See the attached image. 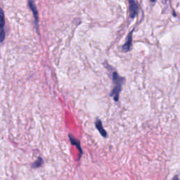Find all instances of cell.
Segmentation results:
<instances>
[{
	"instance_id": "cell-1",
	"label": "cell",
	"mask_w": 180,
	"mask_h": 180,
	"mask_svg": "<svg viewBox=\"0 0 180 180\" xmlns=\"http://www.w3.org/2000/svg\"><path fill=\"white\" fill-rule=\"evenodd\" d=\"M112 78L114 83V87L112 90L111 96L113 98L116 102H118L119 99V95L122 89V85L125 82V78L120 76L116 71L112 72Z\"/></svg>"
},
{
	"instance_id": "cell-2",
	"label": "cell",
	"mask_w": 180,
	"mask_h": 180,
	"mask_svg": "<svg viewBox=\"0 0 180 180\" xmlns=\"http://www.w3.org/2000/svg\"><path fill=\"white\" fill-rule=\"evenodd\" d=\"M130 5V17L133 18L137 15L138 11V5L137 3L134 0H130L129 1Z\"/></svg>"
},
{
	"instance_id": "cell-3",
	"label": "cell",
	"mask_w": 180,
	"mask_h": 180,
	"mask_svg": "<svg viewBox=\"0 0 180 180\" xmlns=\"http://www.w3.org/2000/svg\"><path fill=\"white\" fill-rule=\"evenodd\" d=\"M29 7L31 8V9L32 10V13H33L35 20V24H36L37 28H38V21H39V18H38V12L36 7V5H35V2L32 1H30L28 2Z\"/></svg>"
},
{
	"instance_id": "cell-4",
	"label": "cell",
	"mask_w": 180,
	"mask_h": 180,
	"mask_svg": "<svg viewBox=\"0 0 180 180\" xmlns=\"http://www.w3.org/2000/svg\"><path fill=\"white\" fill-rule=\"evenodd\" d=\"M132 32H131L130 33H129L127 38L126 42H125L123 46L122 47V50L125 51V52H127V51H130L131 48V45H132Z\"/></svg>"
},
{
	"instance_id": "cell-5",
	"label": "cell",
	"mask_w": 180,
	"mask_h": 180,
	"mask_svg": "<svg viewBox=\"0 0 180 180\" xmlns=\"http://www.w3.org/2000/svg\"><path fill=\"white\" fill-rule=\"evenodd\" d=\"M0 16H1V17H0V19H1V42H2L5 37V32L4 30L5 22L4 17V12L1 8H0Z\"/></svg>"
},
{
	"instance_id": "cell-6",
	"label": "cell",
	"mask_w": 180,
	"mask_h": 180,
	"mask_svg": "<svg viewBox=\"0 0 180 180\" xmlns=\"http://www.w3.org/2000/svg\"><path fill=\"white\" fill-rule=\"evenodd\" d=\"M95 125H96V127L98 129V130H99V132L103 137H107V132H106V131L104 130V128H103L102 125V122L99 119H97V121L95 122Z\"/></svg>"
},
{
	"instance_id": "cell-7",
	"label": "cell",
	"mask_w": 180,
	"mask_h": 180,
	"mask_svg": "<svg viewBox=\"0 0 180 180\" xmlns=\"http://www.w3.org/2000/svg\"><path fill=\"white\" fill-rule=\"evenodd\" d=\"M69 138H70V142L73 144V145H75L77 146V148L80 150V155L83 154V151H82V149H81V146H80V141L78 140H76V139L73 137L71 135H69Z\"/></svg>"
},
{
	"instance_id": "cell-8",
	"label": "cell",
	"mask_w": 180,
	"mask_h": 180,
	"mask_svg": "<svg viewBox=\"0 0 180 180\" xmlns=\"http://www.w3.org/2000/svg\"><path fill=\"white\" fill-rule=\"evenodd\" d=\"M42 163H43V160H42V158H38L37 161L34 163V164L32 165V168H39L42 165Z\"/></svg>"
},
{
	"instance_id": "cell-9",
	"label": "cell",
	"mask_w": 180,
	"mask_h": 180,
	"mask_svg": "<svg viewBox=\"0 0 180 180\" xmlns=\"http://www.w3.org/2000/svg\"><path fill=\"white\" fill-rule=\"evenodd\" d=\"M173 180H179V177H178V176H177V175L174 176V177H173Z\"/></svg>"
}]
</instances>
